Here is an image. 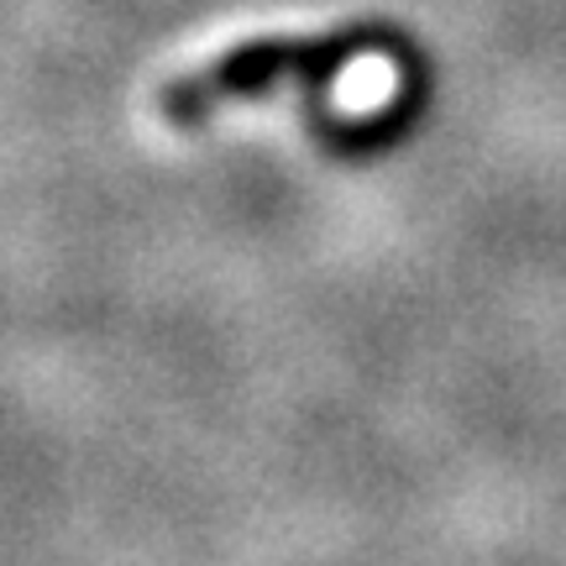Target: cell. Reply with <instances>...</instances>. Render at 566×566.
Here are the masks:
<instances>
[{
	"mask_svg": "<svg viewBox=\"0 0 566 566\" xmlns=\"http://www.w3.org/2000/svg\"><path fill=\"white\" fill-rule=\"evenodd\" d=\"M399 42L405 38H394L388 27H336L321 38H252L231 53H216L189 74H174L158 90L153 111L168 126H200L221 105L258 101L268 90H279L283 80H304L310 90H321L346 63L367 59V53H399Z\"/></svg>",
	"mask_w": 566,
	"mask_h": 566,
	"instance_id": "obj_1",
	"label": "cell"
}]
</instances>
